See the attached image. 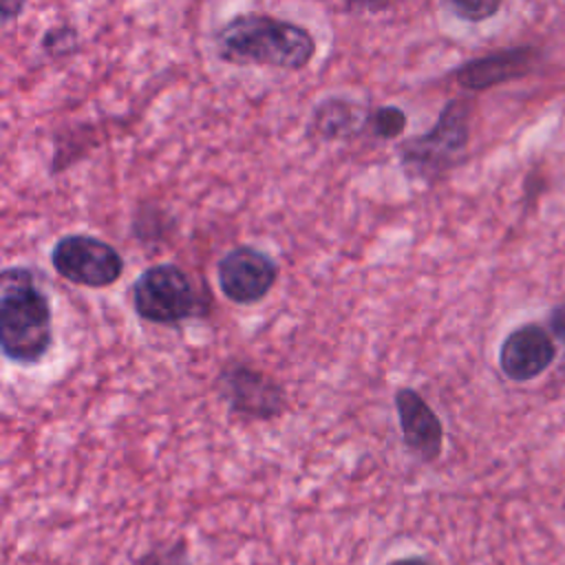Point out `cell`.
Returning <instances> with one entry per match:
<instances>
[{
  "label": "cell",
  "mask_w": 565,
  "mask_h": 565,
  "mask_svg": "<svg viewBox=\"0 0 565 565\" xmlns=\"http://www.w3.org/2000/svg\"><path fill=\"white\" fill-rule=\"evenodd\" d=\"M24 4H26V0H2V2H0V15H2V20H4V22L15 20V18L22 13Z\"/></svg>",
  "instance_id": "ac0fdd59"
},
{
  "label": "cell",
  "mask_w": 565,
  "mask_h": 565,
  "mask_svg": "<svg viewBox=\"0 0 565 565\" xmlns=\"http://www.w3.org/2000/svg\"><path fill=\"white\" fill-rule=\"evenodd\" d=\"M214 42L218 57L238 66L300 71L316 53V40L305 26L265 13L232 18L216 31Z\"/></svg>",
  "instance_id": "7a4b0ae2"
},
{
  "label": "cell",
  "mask_w": 565,
  "mask_h": 565,
  "mask_svg": "<svg viewBox=\"0 0 565 565\" xmlns=\"http://www.w3.org/2000/svg\"><path fill=\"white\" fill-rule=\"evenodd\" d=\"M216 391L232 415L269 422L287 406L285 388L258 366L243 360H227L216 375Z\"/></svg>",
  "instance_id": "8992f818"
},
{
  "label": "cell",
  "mask_w": 565,
  "mask_h": 565,
  "mask_svg": "<svg viewBox=\"0 0 565 565\" xmlns=\"http://www.w3.org/2000/svg\"><path fill=\"white\" fill-rule=\"evenodd\" d=\"M384 565H435L430 558L422 556V554H411V556H399V558H393Z\"/></svg>",
  "instance_id": "d6986e66"
},
{
  "label": "cell",
  "mask_w": 565,
  "mask_h": 565,
  "mask_svg": "<svg viewBox=\"0 0 565 565\" xmlns=\"http://www.w3.org/2000/svg\"><path fill=\"white\" fill-rule=\"evenodd\" d=\"M373 126V132L382 139H393V137H399L404 126H406V115L402 108L397 106H384V108H377L369 121Z\"/></svg>",
  "instance_id": "4fadbf2b"
},
{
  "label": "cell",
  "mask_w": 565,
  "mask_h": 565,
  "mask_svg": "<svg viewBox=\"0 0 565 565\" xmlns=\"http://www.w3.org/2000/svg\"><path fill=\"white\" fill-rule=\"evenodd\" d=\"M550 329L552 333L565 344V302L556 305L550 313Z\"/></svg>",
  "instance_id": "2e32d148"
},
{
  "label": "cell",
  "mask_w": 565,
  "mask_h": 565,
  "mask_svg": "<svg viewBox=\"0 0 565 565\" xmlns=\"http://www.w3.org/2000/svg\"><path fill=\"white\" fill-rule=\"evenodd\" d=\"M444 2L457 18L466 22H483L492 18L501 7V0H444Z\"/></svg>",
  "instance_id": "7c38bea8"
},
{
  "label": "cell",
  "mask_w": 565,
  "mask_h": 565,
  "mask_svg": "<svg viewBox=\"0 0 565 565\" xmlns=\"http://www.w3.org/2000/svg\"><path fill=\"white\" fill-rule=\"evenodd\" d=\"M73 42H75V31L68 26H62V29L49 31L42 44L49 53H68L73 49Z\"/></svg>",
  "instance_id": "9a60e30c"
},
{
  "label": "cell",
  "mask_w": 565,
  "mask_h": 565,
  "mask_svg": "<svg viewBox=\"0 0 565 565\" xmlns=\"http://www.w3.org/2000/svg\"><path fill=\"white\" fill-rule=\"evenodd\" d=\"M470 139V102L450 99L435 126L399 146V161L411 179L435 181L466 152Z\"/></svg>",
  "instance_id": "3957f363"
},
{
  "label": "cell",
  "mask_w": 565,
  "mask_h": 565,
  "mask_svg": "<svg viewBox=\"0 0 565 565\" xmlns=\"http://www.w3.org/2000/svg\"><path fill=\"white\" fill-rule=\"evenodd\" d=\"M556 355L552 335L536 322L512 329L499 347V366L512 382H530L541 375Z\"/></svg>",
  "instance_id": "9c48e42d"
},
{
  "label": "cell",
  "mask_w": 565,
  "mask_h": 565,
  "mask_svg": "<svg viewBox=\"0 0 565 565\" xmlns=\"http://www.w3.org/2000/svg\"><path fill=\"white\" fill-rule=\"evenodd\" d=\"M132 565H188V554L183 543H170L141 554Z\"/></svg>",
  "instance_id": "5bb4252c"
},
{
  "label": "cell",
  "mask_w": 565,
  "mask_h": 565,
  "mask_svg": "<svg viewBox=\"0 0 565 565\" xmlns=\"http://www.w3.org/2000/svg\"><path fill=\"white\" fill-rule=\"evenodd\" d=\"M539 49L534 46H514L494 51L490 55L466 62L455 71L459 86L468 90H486L497 84H505L532 73L539 64Z\"/></svg>",
  "instance_id": "30bf717a"
},
{
  "label": "cell",
  "mask_w": 565,
  "mask_h": 565,
  "mask_svg": "<svg viewBox=\"0 0 565 565\" xmlns=\"http://www.w3.org/2000/svg\"><path fill=\"white\" fill-rule=\"evenodd\" d=\"M402 441L411 455L433 463L444 450V424L426 397L413 386H399L393 395Z\"/></svg>",
  "instance_id": "ba28073f"
},
{
  "label": "cell",
  "mask_w": 565,
  "mask_h": 565,
  "mask_svg": "<svg viewBox=\"0 0 565 565\" xmlns=\"http://www.w3.org/2000/svg\"><path fill=\"white\" fill-rule=\"evenodd\" d=\"M349 9L353 11H382L386 9L393 0H342Z\"/></svg>",
  "instance_id": "e0dca14e"
},
{
  "label": "cell",
  "mask_w": 565,
  "mask_h": 565,
  "mask_svg": "<svg viewBox=\"0 0 565 565\" xmlns=\"http://www.w3.org/2000/svg\"><path fill=\"white\" fill-rule=\"evenodd\" d=\"M130 300L141 320L163 327L201 316L207 307L190 274L174 263L146 267L130 287Z\"/></svg>",
  "instance_id": "277c9868"
},
{
  "label": "cell",
  "mask_w": 565,
  "mask_h": 565,
  "mask_svg": "<svg viewBox=\"0 0 565 565\" xmlns=\"http://www.w3.org/2000/svg\"><path fill=\"white\" fill-rule=\"evenodd\" d=\"M53 344L51 300L31 267L11 265L0 274V349L20 366L40 364Z\"/></svg>",
  "instance_id": "6da1fadb"
},
{
  "label": "cell",
  "mask_w": 565,
  "mask_h": 565,
  "mask_svg": "<svg viewBox=\"0 0 565 565\" xmlns=\"http://www.w3.org/2000/svg\"><path fill=\"white\" fill-rule=\"evenodd\" d=\"M364 124L362 108L342 97H329L320 102L311 115V130L320 139H347Z\"/></svg>",
  "instance_id": "8fae6325"
},
{
  "label": "cell",
  "mask_w": 565,
  "mask_h": 565,
  "mask_svg": "<svg viewBox=\"0 0 565 565\" xmlns=\"http://www.w3.org/2000/svg\"><path fill=\"white\" fill-rule=\"evenodd\" d=\"M278 263L254 245H236L216 263L221 294L234 305H256L276 285Z\"/></svg>",
  "instance_id": "52a82bcc"
},
{
  "label": "cell",
  "mask_w": 565,
  "mask_h": 565,
  "mask_svg": "<svg viewBox=\"0 0 565 565\" xmlns=\"http://www.w3.org/2000/svg\"><path fill=\"white\" fill-rule=\"evenodd\" d=\"M60 278L88 287L104 289L115 285L124 274V258L115 245L90 234H66L49 256Z\"/></svg>",
  "instance_id": "5b68a950"
}]
</instances>
